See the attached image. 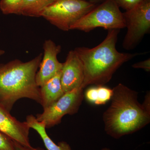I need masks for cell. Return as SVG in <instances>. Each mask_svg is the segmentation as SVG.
Returning <instances> with one entry per match:
<instances>
[{"instance_id":"1","label":"cell","mask_w":150,"mask_h":150,"mask_svg":"<svg viewBox=\"0 0 150 150\" xmlns=\"http://www.w3.org/2000/svg\"><path fill=\"white\" fill-rule=\"evenodd\" d=\"M119 31V29L109 30L104 40L93 48L79 47L74 50L83 66L84 78L82 88L91 85H104L124 63L144 54L118 52L116 44Z\"/></svg>"},{"instance_id":"2","label":"cell","mask_w":150,"mask_h":150,"mask_svg":"<svg viewBox=\"0 0 150 150\" xmlns=\"http://www.w3.org/2000/svg\"><path fill=\"white\" fill-rule=\"evenodd\" d=\"M112 89L111 103L103 115L104 130L118 139L135 133L150 122V111L139 102L138 93L122 83Z\"/></svg>"},{"instance_id":"3","label":"cell","mask_w":150,"mask_h":150,"mask_svg":"<svg viewBox=\"0 0 150 150\" xmlns=\"http://www.w3.org/2000/svg\"><path fill=\"white\" fill-rule=\"evenodd\" d=\"M43 54L27 62L15 59L0 64V106L10 112L22 98L41 104L40 87L35 80Z\"/></svg>"},{"instance_id":"4","label":"cell","mask_w":150,"mask_h":150,"mask_svg":"<svg viewBox=\"0 0 150 150\" xmlns=\"http://www.w3.org/2000/svg\"><path fill=\"white\" fill-rule=\"evenodd\" d=\"M126 27L123 13L114 0H105L78 20L71 30L89 32L97 28L108 30Z\"/></svg>"},{"instance_id":"5","label":"cell","mask_w":150,"mask_h":150,"mask_svg":"<svg viewBox=\"0 0 150 150\" xmlns=\"http://www.w3.org/2000/svg\"><path fill=\"white\" fill-rule=\"evenodd\" d=\"M97 5L82 0H56L44 9L41 17L61 30L69 31Z\"/></svg>"},{"instance_id":"6","label":"cell","mask_w":150,"mask_h":150,"mask_svg":"<svg viewBox=\"0 0 150 150\" xmlns=\"http://www.w3.org/2000/svg\"><path fill=\"white\" fill-rule=\"evenodd\" d=\"M127 30L123 44L126 50L134 49L150 30V0H143L132 9L123 13Z\"/></svg>"},{"instance_id":"7","label":"cell","mask_w":150,"mask_h":150,"mask_svg":"<svg viewBox=\"0 0 150 150\" xmlns=\"http://www.w3.org/2000/svg\"><path fill=\"white\" fill-rule=\"evenodd\" d=\"M83 89L81 87L74 89L65 93L56 102L43 109V112L36 115L39 122H43L46 129L58 125L66 115H73L79 111L84 98Z\"/></svg>"},{"instance_id":"8","label":"cell","mask_w":150,"mask_h":150,"mask_svg":"<svg viewBox=\"0 0 150 150\" xmlns=\"http://www.w3.org/2000/svg\"><path fill=\"white\" fill-rule=\"evenodd\" d=\"M43 50L42 60L35 77L36 83L39 87L61 72L63 67V63L57 59L62 50L60 45L48 39L43 43Z\"/></svg>"},{"instance_id":"9","label":"cell","mask_w":150,"mask_h":150,"mask_svg":"<svg viewBox=\"0 0 150 150\" xmlns=\"http://www.w3.org/2000/svg\"><path fill=\"white\" fill-rule=\"evenodd\" d=\"M84 78L82 63L74 50H71L67 55L66 61L63 63L61 71V84L64 93L81 87Z\"/></svg>"},{"instance_id":"10","label":"cell","mask_w":150,"mask_h":150,"mask_svg":"<svg viewBox=\"0 0 150 150\" xmlns=\"http://www.w3.org/2000/svg\"><path fill=\"white\" fill-rule=\"evenodd\" d=\"M30 129L26 121H19L11 115L10 112L0 106V132L14 142L30 147L29 138Z\"/></svg>"},{"instance_id":"11","label":"cell","mask_w":150,"mask_h":150,"mask_svg":"<svg viewBox=\"0 0 150 150\" xmlns=\"http://www.w3.org/2000/svg\"><path fill=\"white\" fill-rule=\"evenodd\" d=\"M61 71L40 87L41 105L43 109L51 105L64 94L61 82Z\"/></svg>"},{"instance_id":"12","label":"cell","mask_w":150,"mask_h":150,"mask_svg":"<svg viewBox=\"0 0 150 150\" xmlns=\"http://www.w3.org/2000/svg\"><path fill=\"white\" fill-rule=\"evenodd\" d=\"M26 120L30 128L35 130L39 134L47 150H72L67 142L63 141L59 142L57 144H55L46 133L45 123L38 121L33 115H28Z\"/></svg>"},{"instance_id":"13","label":"cell","mask_w":150,"mask_h":150,"mask_svg":"<svg viewBox=\"0 0 150 150\" xmlns=\"http://www.w3.org/2000/svg\"><path fill=\"white\" fill-rule=\"evenodd\" d=\"M56 0H24L18 15L23 16L39 17L46 8Z\"/></svg>"},{"instance_id":"14","label":"cell","mask_w":150,"mask_h":150,"mask_svg":"<svg viewBox=\"0 0 150 150\" xmlns=\"http://www.w3.org/2000/svg\"><path fill=\"white\" fill-rule=\"evenodd\" d=\"M112 95V89L100 85L88 88L84 93V97L88 102L100 105L105 104L110 100Z\"/></svg>"},{"instance_id":"15","label":"cell","mask_w":150,"mask_h":150,"mask_svg":"<svg viewBox=\"0 0 150 150\" xmlns=\"http://www.w3.org/2000/svg\"><path fill=\"white\" fill-rule=\"evenodd\" d=\"M24 0H0V10L4 14L18 15Z\"/></svg>"},{"instance_id":"16","label":"cell","mask_w":150,"mask_h":150,"mask_svg":"<svg viewBox=\"0 0 150 150\" xmlns=\"http://www.w3.org/2000/svg\"><path fill=\"white\" fill-rule=\"evenodd\" d=\"M0 150H15L14 141L1 132Z\"/></svg>"},{"instance_id":"17","label":"cell","mask_w":150,"mask_h":150,"mask_svg":"<svg viewBox=\"0 0 150 150\" xmlns=\"http://www.w3.org/2000/svg\"><path fill=\"white\" fill-rule=\"evenodd\" d=\"M119 8L126 11L132 9L143 0H114Z\"/></svg>"},{"instance_id":"18","label":"cell","mask_w":150,"mask_h":150,"mask_svg":"<svg viewBox=\"0 0 150 150\" xmlns=\"http://www.w3.org/2000/svg\"><path fill=\"white\" fill-rule=\"evenodd\" d=\"M132 67L135 69H142L149 72L150 71V59L149 58L144 61L135 63L132 65Z\"/></svg>"},{"instance_id":"19","label":"cell","mask_w":150,"mask_h":150,"mask_svg":"<svg viewBox=\"0 0 150 150\" xmlns=\"http://www.w3.org/2000/svg\"><path fill=\"white\" fill-rule=\"evenodd\" d=\"M14 143L15 150H45L40 147L34 148L32 146L28 147L24 146L14 141Z\"/></svg>"},{"instance_id":"20","label":"cell","mask_w":150,"mask_h":150,"mask_svg":"<svg viewBox=\"0 0 150 150\" xmlns=\"http://www.w3.org/2000/svg\"><path fill=\"white\" fill-rule=\"evenodd\" d=\"M150 93H146L145 96V99L144 102L142 103L144 107L148 110L150 111Z\"/></svg>"},{"instance_id":"21","label":"cell","mask_w":150,"mask_h":150,"mask_svg":"<svg viewBox=\"0 0 150 150\" xmlns=\"http://www.w3.org/2000/svg\"><path fill=\"white\" fill-rule=\"evenodd\" d=\"M88 2L93 3V4H97L98 3L102 2L105 0H82Z\"/></svg>"},{"instance_id":"22","label":"cell","mask_w":150,"mask_h":150,"mask_svg":"<svg viewBox=\"0 0 150 150\" xmlns=\"http://www.w3.org/2000/svg\"><path fill=\"white\" fill-rule=\"evenodd\" d=\"M5 51L2 49H0V56H2L5 54Z\"/></svg>"},{"instance_id":"23","label":"cell","mask_w":150,"mask_h":150,"mask_svg":"<svg viewBox=\"0 0 150 150\" xmlns=\"http://www.w3.org/2000/svg\"><path fill=\"white\" fill-rule=\"evenodd\" d=\"M111 150V149H109V148H107V147H105L103 148V149H101V150Z\"/></svg>"}]
</instances>
